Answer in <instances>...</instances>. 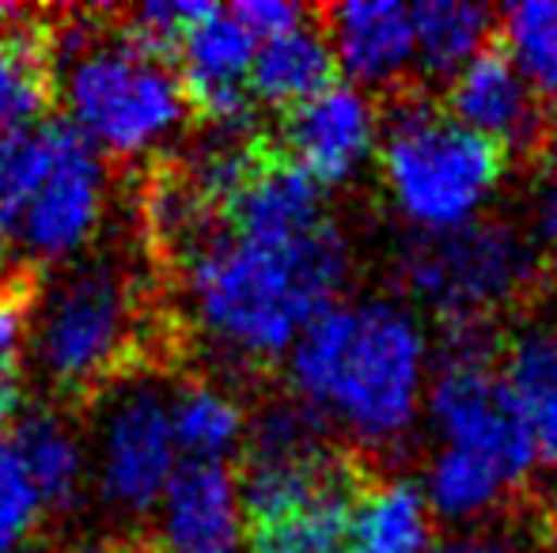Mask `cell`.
<instances>
[{"instance_id": "cell-36", "label": "cell", "mask_w": 557, "mask_h": 553, "mask_svg": "<svg viewBox=\"0 0 557 553\" xmlns=\"http://www.w3.org/2000/svg\"><path fill=\"white\" fill-rule=\"evenodd\" d=\"M20 553H50V550H46V546H23Z\"/></svg>"}, {"instance_id": "cell-28", "label": "cell", "mask_w": 557, "mask_h": 553, "mask_svg": "<svg viewBox=\"0 0 557 553\" xmlns=\"http://www.w3.org/2000/svg\"><path fill=\"white\" fill-rule=\"evenodd\" d=\"M35 292L38 285L30 274H0V376H20Z\"/></svg>"}, {"instance_id": "cell-13", "label": "cell", "mask_w": 557, "mask_h": 553, "mask_svg": "<svg viewBox=\"0 0 557 553\" xmlns=\"http://www.w3.org/2000/svg\"><path fill=\"white\" fill-rule=\"evenodd\" d=\"M221 216L232 224V236L250 243H293L331 224L323 213V186L270 144H262Z\"/></svg>"}, {"instance_id": "cell-18", "label": "cell", "mask_w": 557, "mask_h": 553, "mask_svg": "<svg viewBox=\"0 0 557 553\" xmlns=\"http://www.w3.org/2000/svg\"><path fill=\"white\" fill-rule=\"evenodd\" d=\"M345 546L349 553H429L433 516L425 493L413 481L368 486L349 512Z\"/></svg>"}, {"instance_id": "cell-15", "label": "cell", "mask_w": 557, "mask_h": 553, "mask_svg": "<svg viewBox=\"0 0 557 553\" xmlns=\"http://www.w3.org/2000/svg\"><path fill=\"white\" fill-rule=\"evenodd\" d=\"M331 20V50L357 80L387 84L418 53L413 42V15L410 8L395 0H375V4H337L326 12Z\"/></svg>"}, {"instance_id": "cell-16", "label": "cell", "mask_w": 557, "mask_h": 553, "mask_svg": "<svg viewBox=\"0 0 557 553\" xmlns=\"http://www.w3.org/2000/svg\"><path fill=\"white\" fill-rule=\"evenodd\" d=\"M53 88V27L38 15L20 20L0 35V137L30 129L46 111Z\"/></svg>"}, {"instance_id": "cell-30", "label": "cell", "mask_w": 557, "mask_h": 553, "mask_svg": "<svg viewBox=\"0 0 557 553\" xmlns=\"http://www.w3.org/2000/svg\"><path fill=\"white\" fill-rule=\"evenodd\" d=\"M531 231L535 243L557 259V155H550L531 193Z\"/></svg>"}, {"instance_id": "cell-20", "label": "cell", "mask_w": 557, "mask_h": 553, "mask_svg": "<svg viewBox=\"0 0 557 553\" xmlns=\"http://www.w3.org/2000/svg\"><path fill=\"white\" fill-rule=\"evenodd\" d=\"M505 384L535 436V458L557 470V338L531 323L508 349Z\"/></svg>"}, {"instance_id": "cell-29", "label": "cell", "mask_w": 557, "mask_h": 553, "mask_svg": "<svg viewBox=\"0 0 557 553\" xmlns=\"http://www.w3.org/2000/svg\"><path fill=\"white\" fill-rule=\"evenodd\" d=\"M232 15L243 23V30L262 46V42H270V38L300 30L315 12H308L304 4H288V0H243V4L232 8Z\"/></svg>"}, {"instance_id": "cell-9", "label": "cell", "mask_w": 557, "mask_h": 553, "mask_svg": "<svg viewBox=\"0 0 557 553\" xmlns=\"http://www.w3.org/2000/svg\"><path fill=\"white\" fill-rule=\"evenodd\" d=\"M178 470L171 402L152 384H125L107 399L96 440L99 497L122 516L156 508Z\"/></svg>"}, {"instance_id": "cell-7", "label": "cell", "mask_w": 557, "mask_h": 553, "mask_svg": "<svg viewBox=\"0 0 557 553\" xmlns=\"http://www.w3.org/2000/svg\"><path fill=\"white\" fill-rule=\"evenodd\" d=\"M493 364H497L493 326H447L429 414L447 448L470 451L497 466L508 481H520L539 463L535 436Z\"/></svg>"}, {"instance_id": "cell-12", "label": "cell", "mask_w": 557, "mask_h": 553, "mask_svg": "<svg viewBox=\"0 0 557 553\" xmlns=\"http://www.w3.org/2000/svg\"><path fill=\"white\" fill-rule=\"evenodd\" d=\"M375 106L352 84H331L281 118V152L319 186H337L360 171L375 144Z\"/></svg>"}, {"instance_id": "cell-35", "label": "cell", "mask_w": 557, "mask_h": 553, "mask_svg": "<svg viewBox=\"0 0 557 553\" xmlns=\"http://www.w3.org/2000/svg\"><path fill=\"white\" fill-rule=\"evenodd\" d=\"M23 8H12V4H0V35H4L8 27H12L15 20H20Z\"/></svg>"}, {"instance_id": "cell-27", "label": "cell", "mask_w": 557, "mask_h": 553, "mask_svg": "<svg viewBox=\"0 0 557 553\" xmlns=\"http://www.w3.org/2000/svg\"><path fill=\"white\" fill-rule=\"evenodd\" d=\"M38 519H42V497L30 486L12 443L0 436V553H20L30 546Z\"/></svg>"}, {"instance_id": "cell-8", "label": "cell", "mask_w": 557, "mask_h": 553, "mask_svg": "<svg viewBox=\"0 0 557 553\" xmlns=\"http://www.w3.org/2000/svg\"><path fill=\"white\" fill-rule=\"evenodd\" d=\"M535 274L528 239L505 221H470L451 231H425L403 254V285L425 307L455 323H490Z\"/></svg>"}, {"instance_id": "cell-31", "label": "cell", "mask_w": 557, "mask_h": 553, "mask_svg": "<svg viewBox=\"0 0 557 553\" xmlns=\"http://www.w3.org/2000/svg\"><path fill=\"white\" fill-rule=\"evenodd\" d=\"M20 406H23L20 376H0V432L20 420Z\"/></svg>"}, {"instance_id": "cell-22", "label": "cell", "mask_w": 557, "mask_h": 553, "mask_svg": "<svg viewBox=\"0 0 557 553\" xmlns=\"http://www.w3.org/2000/svg\"><path fill=\"white\" fill-rule=\"evenodd\" d=\"M171 428H175L178 451H190L198 463H221L227 451L239 448L247 432L239 402L221 387L194 384L171 399Z\"/></svg>"}, {"instance_id": "cell-11", "label": "cell", "mask_w": 557, "mask_h": 553, "mask_svg": "<svg viewBox=\"0 0 557 553\" xmlns=\"http://www.w3.org/2000/svg\"><path fill=\"white\" fill-rule=\"evenodd\" d=\"M255 38L243 30L232 8L206 15L186 30L178 58H183V91L194 114L216 126L221 134H247L250 122V65H255Z\"/></svg>"}, {"instance_id": "cell-24", "label": "cell", "mask_w": 557, "mask_h": 553, "mask_svg": "<svg viewBox=\"0 0 557 553\" xmlns=\"http://www.w3.org/2000/svg\"><path fill=\"white\" fill-rule=\"evenodd\" d=\"M508 486H512V481L493 463L470 455V451L444 448L441 455L433 458V466H429L425 501L447 519H474V516H482L485 508H493V504L505 497Z\"/></svg>"}, {"instance_id": "cell-1", "label": "cell", "mask_w": 557, "mask_h": 553, "mask_svg": "<svg viewBox=\"0 0 557 553\" xmlns=\"http://www.w3.org/2000/svg\"><path fill=\"white\" fill-rule=\"evenodd\" d=\"M183 274L194 318L224 353L273 361L334 307L349 247L334 224L293 243H250L216 228L183 259Z\"/></svg>"}, {"instance_id": "cell-21", "label": "cell", "mask_w": 557, "mask_h": 553, "mask_svg": "<svg viewBox=\"0 0 557 553\" xmlns=\"http://www.w3.org/2000/svg\"><path fill=\"white\" fill-rule=\"evenodd\" d=\"M413 42L429 76H459L482 50H490L497 12L467 0H421L410 8Z\"/></svg>"}, {"instance_id": "cell-2", "label": "cell", "mask_w": 557, "mask_h": 553, "mask_svg": "<svg viewBox=\"0 0 557 553\" xmlns=\"http://www.w3.org/2000/svg\"><path fill=\"white\" fill-rule=\"evenodd\" d=\"M296 399L368 443L398 440L425 391V334L406 307L360 300L319 315L288 356Z\"/></svg>"}, {"instance_id": "cell-26", "label": "cell", "mask_w": 557, "mask_h": 553, "mask_svg": "<svg viewBox=\"0 0 557 553\" xmlns=\"http://www.w3.org/2000/svg\"><path fill=\"white\" fill-rule=\"evenodd\" d=\"M213 12V4H198V0H152V4H140L125 15L122 30L137 50L152 53V58H168L183 46L186 30L198 20Z\"/></svg>"}, {"instance_id": "cell-25", "label": "cell", "mask_w": 557, "mask_h": 553, "mask_svg": "<svg viewBox=\"0 0 557 553\" xmlns=\"http://www.w3.org/2000/svg\"><path fill=\"white\" fill-rule=\"evenodd\" d=\"M500 27L531 88L557 103V4H512L500 12Z\"/></svg>"}, {"instance_id": "cell-17", "label": "cell", "mask_w": 557, "mask_h": 553, "mask_svg": "<svg viewBox=\"0 0 557 553\" xmlns=\"http://www.w3.org/2000/svg\"><path fill=\"white\" fill-rule=\"evenodd\" d=\"M8 443H12L15 458L27 470L30 486L42 497V508L69 512L73 504H81L88 458H84L76 432L58 414H46V410L23 414L15 420Z\"/></svg>"}, {"instance_id": "cell-23", "label": "cell", "mask_w": 557, "mask_h": 553, "mask_svg": "<svg viewBox=\"0 0 557 553\" xmlns=\"http://www.w3.org/2000/svg\"><path fill=\"white\" fill-rule=\"evenodd\" d=\"M364 489H342L315 504L250 527L255 553H337L349 531V512Z\"/></svg>"}, {"instance_id": "cell-4", "label": "cell", "mask_w": 557, "mask_h": 553, "mask_svg": "<svg viewBox=\"0 0 557 553\" xmlns=\"http://www.w3.org/2000/svg\"><path fill=\"white\" fill-rule=\"evenodd\" d=\"M58 65L69 126L114 155L160 148L190 111L175 68L122 30L53 27V73Z\"/></svg>"}, {"instance_id": "cell-5", "label": "cell", "mask_w": 557, "mask_h": 553, "mask_svg": "<svg viewBox=\"0 0 557 553\" xmlns=\"http://www.w3.org/2000/svg\"><path fill=\"white\" fill-rule=\"evenodd\" d=\"M137 341V285L111 259L73 262L35 292L27 345L58 394H99L125 376Z\"/></svg>"}, {"instance_id": "cell-34", "label": "cell", "mask_w": 557, "mask_h": 553, "mask_svg": "<svg viewBox=\"0 0 557 553\" xmlns=\"http://www.w3.org/2000/svg\"><path fill=\"white\" fill-rule=\"evenodd\" d=\"M543 531H546V542L557 550V497L546 504V512H543Z\"/></svg>"}, {"instance_id": "cell-10", "label": "cell", "mask_w": 557, "mask_h": 553, "mask_svg": "<svg viewBox=\"0 0 557 553\" xmlns=\"http://www.w3.org/2000/svg\"><path fill=\"white\" fill-rule=\"evenodd\" d=\"M447 106L459 126L474 129L485 140L508 152H546L550 118H546L539 91L520 73L508 50H482L447 91Z\"/></svg>"}, {"instance_id": "cell-6", "label": "cell", "mask_w": 557, "mask_h": 553, "mask_svg": "<svg viewBox=\"0 0 557 553\" xmlns=\"http://www.w3.org/2000/svg\"><path fill=\"white\" fill-rule=\"evenodd\" d=\"M505 175V148L459 126L421 96L398 99L383 140V178L406 221L451 231L478 216Z\"/></svg>"}, {"instance_id": "cell-32", "label": "cell", "mask_w": 557, "mask_h": 553, "mask_svg": "<svg viewBox=\"0 0 557 553\" xmlns=\"http://www.w3.org/2000/svg\"><path fill=\"white\" fill-rule=\"evenodd\" d=\"M433 553H523V550H516L512 542H500V539H455Z\"/></svg>"}, {"instance_id": "cell-3", "label": "cell", "mask_w": 557, "mask_h": 553, "mask_svg": "<svg viewBox=\"0 0 557 553\" xmlns=\"http://www.w3.org/2000/svg\"><path fill=\"white\" fill-rule=\"evenodd\" d=\"M107 167L73 126L0 137V254L30 266L73 262L107 216Z\"/></svg>"}, {"instance_id": "cell-33", "label": "cell", "mask_w": 557, "mask_h": 553, "mask_svg": "<svg viewBox=\"0 0 557 553\" xmlns=\"http://www.w3.org/2000/svg\"><path fill=\"white\" fill-rule=\"evenodd\" d=\"M76 553H148L145 546H133V542H88Z\"/></svg>"}, {"instance_id": "cell-14", "label": "cell", "mask_w": 557, "mask_h": 553, "mask_svg": "<svg viewBox=\"0 0 557 553\" xmlns=\"http://www.w3.org/2000/svg\"><path fill=\"white\" fill-rule=\"evenodd\" d=\"M239 519V481L224 463L190 458L160 497V531L171 553H232Z\"/></svg>"}, {"instance_id": "cell-19", "label": "cell", "mask_w": 557, "mask_h": 553, "mask_svg": "<svg viewBox=\"0 0 557 553\" xmlns=\"http://www.w3.org/2000/svg\"><path fill=\"white\" fill-rule=\"evenodd\" d=\"M337 58L319 30L300 27L293 35L270 38L255 50V65H250V96L262 99L270 106H293L315 99L334 84Z\"/></svg>"}]
</instances>
